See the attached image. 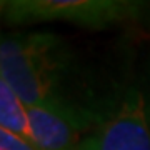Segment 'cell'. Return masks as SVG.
<instances>
[{"label":"cell","mask_w":150,"mask_h":150,"mask_svg":"<svg viewBox=\"0 0 150 150\" xmlns=\"http://www.w3.org/2000/svg\"><path fill=\"white\" fill-rule=\"evenodd\" d=\"M75 75V57L69 43L54 32L4 33L0 40V79L27 107L87 108L69 88Z\"/></svg>","instance_id":"obj_1"},{"label":"cell","mask_w":150,"mask_h":150,"mask_svg":"<svg viewBox=\"0 0 150 150\" xmlns=\"http://www.w3.org/2000/svg\"><path fill=\"white\" fill-rule=\"evenodd\" d=\"M0 150H38L37 147L22 137L0 129Z\"/></svg>","instance_id":"obj_6"},{"label":"cell","mask_w":150,"mask_h":150,"mask_svg":"<svg viewBox=\"0 0 150 150\" xmlns=\"http://www.w3.org/2000/svg\"><path fill=\"white\" fill-rule=\"evenodd\" d=\"M80 150H150V112L144 92L130 87L118 100L105 103Z\"/></svg>","instance_id":"obj_3"},{"label":"cell","mask_w":150,"mask_h":150,"mask_svg":"<svg viewBox=\"0 0 150 150\" xmlns=\"http://www.w3.org/2000/svg\"><path fill=\"white\" fill-rule=\"evenodd\" d=\"M0 129L33 144L27 105L4 79H0Z\"/></svg>","instance_id":"obj_5"},{"label":"cell","mask_w":150,"mask_h":150,"mask_svg":"<svg viewBox=\"0 0 150 150\" xmlns=\"http://www.w3.org/2000/svg\"><path fill=\"white\" fill-rule=\"evenodd\" d=\"M87 108L27 107L33 145L38 150H80L103 112Z\"/></svg>","instance_id":"obj_4"},{"label":"cell","mask_w":150,"mask_h":150,"mask_svg":"<svg viewBox=\"0 0 150 150\" xmlns=\"http://www.w3.org/2000/svg\"><path fill=\"white\" fill-rule=\"evenodd\" d=\"M2 18L10 25L67 22L83 28H107L139 18L142 2L125 0H2Z\"/></svg>","instance_id":"obj_2"}]
</instances>
